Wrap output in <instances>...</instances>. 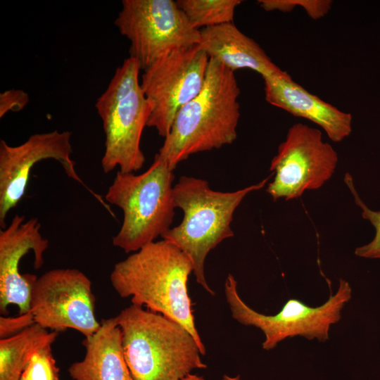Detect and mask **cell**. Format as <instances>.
I'll return each mask as SVG.
<instances>
[{
    "label": "cell",
    "mask_w": 380,
    "mask_h": 380,
    "mask_svg": "<svg viewBox=\"0 0 380 380\" xmlns=\"http://www.w3.org/2000/svg\"><path fill=\"white\" fill-rule=\"evenodd\" d=\"M37 218L25 220L16 214L8 226L0 230V311L8 313L7 307L15 305L19 314L30 310L33 286L38 277L21 274L20 262L28 252L34 254V267L44 265V255L49 247V240L40 233Z\"/></svg>",
    "instance_id": "cell-13"
},
{
    "label": "cell",
    "mask_w": 380,
    "mask_h": 380,
    "mask_svg": "<svg viewBox=\"0 0 380 380\" xmlns=\"http://www.w3.org/2000/svg\"><path fill=\"white\" fill-rule=\"evenodd\" d=\"M258 3L266 11H279L287 13L300 6L314 20L327 15L332 5L330 0H259Z\"/></svg>",
    "instance_id": "cell-21"
},
{
    "label": "cell",
    "mask_w": 380,
    "mask_h": 380,
    "mask_svg": "<svg viewBox=\"0 0 380 380\" xmlns=\"http://www.w3.org/2000/svg\"><path fill=\"white\" fill-rule=\"evenodd\" d=\"M239 94L234 72L210 58L202 89L177 112L156 155L175 170L192 154L232 144L237 137Z\"/></svg>",
    "instance_id": "cell-2"
},
{
    "label": "cell",
    "mask_w": 380,
    "mask_h": 380,
    "mask_svg": "<svg viewBox=\"0 0 380 380\" xmlns=\"http://www.w3.org/2000/svg\"><path fill=\"white\" fill-rule=\"evenodd\" d=\"M140 70L134 58H125L95 103L105 134V173L117 167L122 172H135L145 163L141 139L151 107L141 87Z\"/></svg>",
    "instance_id": "cell-6"
},
{
    "label": "cell",
    "mask_w": 380,
    "mask_h": 380,
    "mask_svg": "<svg viewBox=\"0 0 380 380\" xmlns=\"http://www.w3.org/2000/svg\"><path fill=\"white\" fill-rule=\"evenodd\" d=\"M95 300L91 281L82 272L53 269L36 280L30 311L35 324L46 329L58 333L72 329L87 338L101 327Z\"/></svg>",
    "instance_id": "cell-11"
},
{
    "label": "cell",
    "mask_w": 380,
    "mask_h": 380,
    "mask_svg": "<svg viewBox=\"0 0 380 380\" xmlns=\"http://www.w3.org/2000/svg\"><path fill=\"white\" fill-rule=\"evenodd\" d=\"M338 162L336 151L323 140L319 129L296 123L271 161L270 170L274 177L266 191L275 201L299 198L306 191L321 188L334 175Z\"/></svg>",
    "instance_id": "cell-10"
},
{
    "label": "cell",
    "mask_w": 380,
    "mask_h": 380,
    "mask_svg": "<svg viewBox=\"0 0 380 380\" xmlns=\"http://www.w3.org/2000/svg\"><path fill=\"white\" fill-rule=\"evenodd\" d=\"M84 358L68 367L72 380H134L123 353L115 317L103 319L93 335L84 338Z\"/></svg>",
    "instance_id": "cell-15"
},
{
    "label": "cell",
    "mask_w": 380,
    "mask_h": 380,
    "mask_svg": "<svg viewBox=\"0 0 380 380\" xmlns=\"http://www.w3.org/2000/svg\"><path fill=\"white\" fill-rule=\"evenodd\" d=\"M198 46L210 58L218 61L234 72L248 68L264 77L282 70L256 42L233 23L200 30Z\"/></svg>",
    "instance_id": "cell-16"
},
{
    "label": "cell",
    "mask_w": 380,
    "mask_h": 380,
    "mask_svg": "<svg viewBox=\"0 0 380 380\" xmlns=\"http://www.w3.org/2000/svg\"><path fill=\"white\" fill-rule=\"evenodd\" d=\"M344 182L350 189L356 205L362 210V216L370 222L375 229L374 239L367 244L355 248V254L360 258L380 259V211L371 210L359 196L353 184V177L346 173Z\"/></svg>",
    "instance_id": "cell-19"
},
{
    "label": "cell",
    "mask_w": 380,
    "mask_h": 380,
    "mask_svg": "<svg viewBox=\"0 0 380 380\" xmlns=\"http://www.w3.org/2000/svg\"><path fill=\"white\" fill-rule=\"evenodd\" d=\"M262 79L265 100L270 104L315 123L334 142H340L350 136L353 120L350 113L311 94L286 71Z\"/></svg>",
    "instance_id": "cell-14"
},
{
    "label": "cell",
    "mask_w": 380,
    "mask_h": 380,
    "mask_svg": "<svg viewBox=\"0 0 380 380\" xmlns=\"http://www.w3.org/2000/svg\"><path fill=\"white\" fill-rule=\"evenodd\" d=\"M72 132L53 130L31 135L18 146L0 141V225L6 227V218L25 194L32 168L38 162L54 159L66 175L82 184L107 210L110 208L100 195L90 189L77 175L71 158Z\"/></svg>",
    "instance_id": "cell-12"
},
{
    "label": "cell",
    "mask_w": 380,
    "mask_h": 380,
    "mask_svg": "<svg viewBox=\"0 0 380 380\" xmlns=\"http://www.w3.org/2000/svg\"><path fill=\"white\" fill-rule=\"evenodd\" d=\"M57 334L34 323L18 334L0 339V380H20L34 352L52 345Z\"/></svg>",
    "instance_id": "cell-17"
},
{
    "label": "cell",
    "mask_w": 380,
    "mask_h": 380,
    "mask_svg": "<svg viewBox=\"0 0 380 380\" xmlns=\"http://www.w3.org/2000/svg\"><path fill=\"white\" fill-rule=\"evenodd\" d=\"M29 102L28 94L21 89H8L0 94V118L8 112L23 110Z\"/></svg>",
    "instance_id": "cell-23"
},
{
    "label": "cell",
    "mask_w": 380,
    "mask_h": 380,
    "mask_svg": "<svg viewBox=\"0 0 380 380\" xmlns=\"http://www.w3.org/2000/svg\"><path fill=\"white\" fill-rule=\"evenodd\" d=\"M182 380H204V379L202 376L189 374L186 375L184 378H183ZM222 380H242L240 377V376H229L227 375H224L222 378Z\"/></svg>",
    "instance_id": "cell-24"
},
{
    "label": "cell",
    "mask_w": 380,
    "mask_h": 380,
    "mask_svg": "<svg viewBox=\"0 0 380 380\" xmlns=\"http://www.w3.org/2000/svg\"><path fill=\"white\" fill-rule=\"evenodd\" d=\"M224 293L232 317L244 326L260 329L265 335L262 348L270 350L284 339L295 336L327 341L331 326L340 321L341 311L351 298L352 289L347 281L341 279L336 293L322 305L311 307L290 298L279 312L270 315L258 312L242 300L237 281L231 274L224 282Z\"/></svg>",
    "instance_id": "cell-7"
},
{
    "label": "cell",
    "mask_w": 380,
    "mask_h": 380,
    "mask_svg": "<svg viewBox=\"0 0 380 380\" xmlns=\"http://www.w3.org/2000/svg\"><path fill=\"white\" fill-rule=\"evenodd\" d=\"M34 323L30 311L19 314L18 316L14 317L1 315L0 317V339L18 334Z\"/></svg>",
    "instance_id": "cell-22"
},
{
    "label": "cell",
    "mask_w": 380,
    "mask_h": 380,
    "mask_svg": "<svg viewBox=\"0 0 380 380\" xmlns=\"http://www.w3.org/2000/svg\"><path fill=\"white\" fill-rule=\"evenodd\" d=\"M209 61L198 44L172 51L144 71L140 84L151 107L147 127L167 136L177 112L202 89Z\"/></svg>",
    "instance_id": "cell-9"
},
{
    "label": "cell",
    "mask_w": 380,
    "mask_h": 380,
    "mask_svg": "<svg viewBox=\"0 0 380 380\" xmlns=\"http://www.w3.org/2000/svg\"><path fill=\"white\" fill-rule=\"evenodd\" d=\"M272 175L232 192L215 191L206 180L188 176L180 177L174 185L175 206L182 210L183 218L161 237L189 258L197 283L210 294L215 295V291L205 277L204 264L208 253L234 235L231 223L236 209L248 194L262 189Z\"/></svg>",
    "instance_id": "cell-4"
},
{
    "label": "cell",
    "mask_w": 380,
    "mask_h": 380,
    "mask_svg": "<svg viewBox=\"0 0 380 380\" xmlns=\"http://www.w3.org/2000/svg\"><path fill=\"white\" fill-rule=\"evenodd\" d=\"M240 0H178L176 3L197 30L233 23Z\"/></svg>",
    "instance_id": "cell-18"
},
{
    "label": "cell",
    "mask_w": 380,
    "mask_h": 380,
    "mask_svg": "<svg viewBox=\"0 0 380 380\" xmlns=\"http://www.w3.org/2000/svg\"><path fill=\"white\" fill-rule=\"evenodd\" d=\"M114 317L134 380H182L207 367L196 340L176 321L135 304Z\"/></svg>",
    "instance_id": "cell-3"
},
{
    "label": "cell",
    "mask_w": 380,
    "mask_h": 380,
    "mask_svg": "<svg viewBox=\"0 0 380 380\" xmlns=\"http://www.w3.org/2000/svg\"><path fill=\"white\" fill-rule=\"evenodd\" d=\"M20 380H61L51 345L45 346L34 352Z\"/></svg>",
    "instance_id": "cell-20"
},
{
    "label": "cell",
    "mask_w": 380,
    "mask_h": 380,
    "mask_svg": "<svg viewBox=\"0 0 380 380\" xmlns=\"http://www.w3.org/2000/svg\"><path fill=\"white\" fill-rule=\"evenodd\" d=\"M114 23L144 71L172 51L200 42V30L172 0H122Z\"/></svg>",
    "instance_id": "cell-8"
},
{
    "label": "cell",
    "mask_w": 380,
    "mask_h": 380,
    "mask_svg": "<svg viewBox=\"0 0 380 380\" xmlns=\"http://www.w3.org/2000/svg\"><path fill=\"white\" fill-rule=\"evenodd\" d=\"M174 170L156 154L144 172L118 170L105 201L120 208L123 221L113 244L126 253L155 241L171 227L175 216Z\"/></svg>",
    "instance_id": "cell-5"
},
{
    "label": "cell",
    "mask_w": 380,
    "mask_h": 380,
    "mask_svg": "<svg viewBox=\"0 0 380 380\" xmlns=\"http://www.w3.org/2000/svg\"><path fill=\"white\" fill-rule=\"evenodd\" d=\"M194 271L189 258L164 239L151 242L117 262L110 274L112 286L132 304L176 321L193 336L202 355L205 347L196 327L187 281Z\"/></svg>",
    "instance_id": "cell-1"
}]
</instances>
